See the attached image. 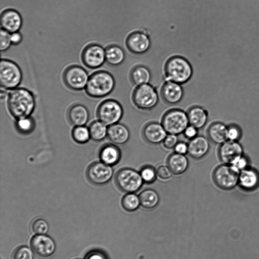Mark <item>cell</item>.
Listing matches in <instances>:
<instances>
[{
	"label": "cell",
	"instance_id": "cell-1",
	"mask_svg": "<svg viewBox=\"0 0 259 259\" xmlns=\"http://www.w3.org/2000/svg\"><path fill=\"white\" fill-rule=\"evenodd\" d=\"M35 105L33 94L25 88H15L9 94L8 109L11 114L17 119L29 117L33 111Z\"/></svg>",
	"mask_w": 259,
	"mask_h": 259
},
{
	"label": "cell",
	"instance_id": "cell-2",
	"mask_svg": "<svg viewBox=\"0 0 259 259\" xmlns=\"http://www.w3.org/2000/svg\"><path fill=\"white\" fill-rule=\"evenodd\" d=\"M115 81L108 71L100 70L93 73L85 87L86 93L94 98H102L110 94L114 89Z\"/></svg>",
	"mask_w": 259,
	"mask_h": 259
},
{
	"label": "cell",
	"instance_id": "cell-3",
	"mask_svg": "<svg viewBox=\"0 0 259 259\" xmlns=\"http://www.w3.org/2000/svg\"><path fill=\"white\" fill-rule=\"evenodd\" d=\"M192 73L191 64L183 57L174 56L166 62L165 74L166 80L184 84L191 78Z\"/></svg>",
	"mask_w": 259,
	"mask_h": 259
},
{
	"label": "cell",
	"instance_id": "cell-4",
	"mask_svg": "<svg viewBox=\"0 0 259 259\" xmlns=\"http://www.w3.org/2000/svg\"><path fill=\"white\" fill-rule=\"evenodd\" d=\"M134 105L138 109L150 111L159 102V95L156 89L150 83L137 86L133 93Z\"/></svg>",
	"mask_w": 259,
	"mask_h": 259
},
{
	"label": "cell",
	"instance_id": "cell-5",
	"mask_svg": "<svg viewBox=\"0 0 259 259\" xmlns=\"http://www.w3.org/2000/svg\"><path fill=\"white\" fill-rule=\"evenodd\" d=\"M114 180L118 188L125 193H136L144 183L140 172L129 167L119 169Z\"/></svg>",
	"mask_w": 259,
	"mask_h": 259
},
{
	"label": "cell",
	"instance_id": "cell-6",
	"mask_svg": "<svg viewBox=\"0 0 259 259\" xmlns=\"http://www.w3.org/2000/svg\"><path fill=\"white\" fill-rule=\"evenodd\" d=\"M161 124L168 134L183 133L189 125L187 113L179 108L168 110L163 114Z\"/></svg>",
	"mask_w": 259,
	"mask_h": 259
},
{
	"label": "cell",
	"instance_id": "cell-7",
	"mask_svg": "<svg viewBox=\"0 0 259 259\" xmlns=\"http://www.w3.org/2000/svg\"><path fill=\"white\" fill-rule=\"evenodd\" d=\"M240 171L233 165L222 164L216 167L212 172L215 185L224 190H230L238 185Z\"/></svg>",
	"mask_w": 259,
	"mask_h": 259
},
{
	"label": "cell",
	"instance_id": "cell-8",
	"mask_svg": "<svg viewBox=\"0 0 259 259\" xmlns=\"http://www.w3.org/2000/svg\"><path fill=\"white\" fill-rule=\"evenodd\" d=\"M22 74L19 66L14 62L2 59L0 62V83L1 88L13 90L20 84Z\"/></svg>",
	"mask_w": 259,
	"mask_h": 259
},
{
	"label": "cell",
	"instance_id": "cell-9",
	"mask_svg": "<svg viewBox=\"0 0 259 259\" xmlns=\"http://www.w3.org/2000/svg\"><path fill=\"white\" fill-rule=\"evenodd\" d=\"M97 116L99 119L106 125H111L118 122L123 115V107L117 100L107 99L103 101L98 106Z\"/></svg>",
	"mask_w": 259,
	"mask_h": 259
},
{
	"label": "cell",
	"instance_id": "cell-10",
	"mask_svg": "<svg viewBox=\"0 0 259 259\" xmlns=\"http://www.w3.org/2000/svg\"><path fill=\"white\" fill-rule=\"evenodd\" d=\"M63 79L68 88L79 91L85 88L89 77L87 71L83 68L78 65H71L64 71Z\"/></svg>",
	"mask_w": 259,
	"mask_h": 259
},
{
	"label": "cell",
	"instance_id": "cell-11",
	"mask_svg": "<svg viewBox=\"0 0 259 259\" xmlns=\"http://www.w3.org/2000/svg\"><path fill=\"white\" fill-rule=\"evenodd\" d=\"M113 175V169L112 166L102 161H96L91 163L86 171L88 180L97 185H102L107 183L112 179Z\"/></svg>",
	"mask_w": 259,
	"mask_h": 259
},
{
	"label": "cell",
	"instance_id": "cell-12",
	"mask_svg": "<svg viewBox=\"0 0 259 259\" xmlns=\"http://www.w3.org/2000/svg\"><path fill=\"white\" fill-rule=\"evenodd\" d=\"M81 60L83 64L90 68H99L106 61L105 50L99 44L88 45L82 52Z\"/></svg>",
	"mask_w": 259,
	"mask_h": 259
},
{
	"label": "cell",
	"instance_id": "cell-13",
	"mask_svg": "<svg viewBox=\"0 0 259 259\" xmlns=\"http://www.w3.org/2000/svg\"><path fill=\"white\" fill-rule=\"evenodd\" d=\"M162 101L169 105L179 104L184 96L182 84L171 81L166 80L160 89L157 90Z\"/></svg>",
	"mask_w": 259,
	"mask_h": 259
},
{
	"label": "cell",
	"instance_id": "cell-14",
	"mask_svg": "<svg viewBox=\"0 0 259 259\" xmlns=\"http://www.w3.org/2000/svg\"><path fill=\"white\" fill-rule=\"evenodd\" d=\"M243 149L239 141L227 140L220 145L218 156L223 163L231 164L243 155Z\"/></svg>",
	"mask_w": 259,
	"mask_h": 259
},
{
	"label": "cell",
	"instance_id": "cell-15",
	"mask_svg": "<svg viewBox=\"0 0 259 259\" xmlns=\"http://www.w3.org/2000/svg\"><path fill=\"white\" fill-rule=\"evenodd\" d=\"M126 46L132 53L141 54L146 52L151 46L149 35L141 31H136L129 34L126 39Z\"/></svg>",
	"mask_w": 259,
	"mask_h": 259
},
{
	"label": "cell",
	"instance_id": "cell-16",
	"mask_svg": "<svg viewBox=\"0 0 259 259\" xmlns=\"http://www.w3.org/2000/svg\"><path fill=\"white\" fill-rule=\"evenodd\" d=\"M30 245L33 251L42 258L51 256L56 249L54 240L45 234L34 236L31 240Z\"/></svg>",
	"mask_w": 259,
	"mask_h": 259
},
{
	"label": "cell",
	"instance_id": "cell-17",
	"mask_svg": "<svg viewBox=\"0 0 259 259\" xmlns=\"http://www.w3.org/2000/svg\"><path fill=\"white\" fill-rule=\"evenodd\" d=\"M167 133L161 123L150 122L146 124L142 130L144 139L147 143L157 145L163 142Z\"/></svg>",
	"mask_w": 259,
	"mask_h": 259
},
{
	"label": "cell",
	"instance_id": "cell-18",
	"mask_svg": "<svg viewBox=\"0 0 259 259\" xmlns=\"http://www.w3.org/2000/svg\"><path fill=\"white\" fill-rule=\"evenodd\" d=\"M1 26L2 29L13 33L18 32L22 25V19L20 14L16 10L8 9L1 14Z\"/></svg>",
	"mask_w": 259,
	"mask_h": 259
},
{
	"label": "cell",
	"instance_id": "cell-19",
	"mask_svg": "<svg viewBox=\"0 0 259 259\" xmlns=\"http://www.w3.org/2000/svg\"><path fill=\"white\" fill-rule=\"evenodd\" d=\"M210 149L209 140L203 136H199L190 140L188 154L192 158L199 160L203 158Z\"/></svg>",
	"mask_w": 259,
	"mask_h": 259
},
{
	"label": "cell",
	"instance_id": "cell-20",
	"mask_svg": "<svg viewBox=\"0 0 259 259\" xmlns=\"http://www.w3.org/2000/svg\"><path fill=\"white\" fill-rule=\"evenodd\" d=\"M238 185L245 191L255 190L259 187V172L250 166L241 170L239 174Z\"/></svg>",
	"mask_w": 259,
	"mask_h": 259
},
{
	"label": "cell",
	"instance_id": "cell-21",
	"mask_svg": "<svg viewBox=\"0 0 259 259\" xmlns=\"http://www.w3.org/2000/svg\"><path fill=\"white\" fill-rule=\"evenodd\" d=\"M107 136L113 144L123 145L129 140L130 132L125 125L116 123L109 126Z\"/></svg>",
	"mask_w": 259,
	"mask_h": 259
},
{
	"label": "cell",
	"instance_id": "cell-22",
	"mask_svg": "<svg viewBox=\"0 0 259 259\" xmlns=\"http://www.w3.org/2000/svg\"><path fill=\"white\" fill-rule=\"evenodd\" d=\"M99 155L101 161L112 166L119 162L121 158V152L116 145L107 144L102 147Z\"/></svg>",
	"mask_w": 259,
	"mask_h": 259
},
{
	"label": "cell",
	"instance_id": "cell-23",
	"mask_svg": "<svg viewBox=\"0 0 259 259\" xmlns=\"http://www.w3.org/2000/svg\"><path fill=\"white\" fill-rule=\"evenodd\" d=\"M187 113L189 124L198 130L205 126L208 117L205 109L199 105H194L190 107Z\"/></svg>",
	"mask_w": 259,
	"mask_h": 259
},
{
	"label": "cell",
	"instance_id": "cell-24",
	"mask_svg": "<svg viewBox=\"0 0 259 259\" xmlns=\"http://www.w3.org/2000/svg\"><path fill=\"white\" fill-rule=\"evenodd\" d=\"M70 122L75 126L84 125L88 121L89 112L83 105L77 104L72 105L68 112Z\"/></svg>",
	"mask_w": 259,
	"mask_h": 259
},
{
	"label": "cell",
	"instance_id": "cell-25",
	"mask_svg": "<svg viewBox=\"0 0 259 259\" xmlns=\"http://www.w3.org/2000/svg\"><path fill=\"white\" fill-rule=\"evenodd\" d=\"M208 139L215 144H222L228 140L227 126L222 122L211 123L207 130Z\"/></svg>",
	"mask_w": 259,
	"mask_h": 259
},
{
	"label": "cell",
	"instance_id": "cell-26",
	"mask_svg": "<svg viewBox=\"0 0 259 259\" xmlns=\"http://www.w3.org/2000/svg\"><path fill=\"white\" fill-rule=\"evenodd\" d=\"M167 165L173 174L180 175L187 170L189 167V160L185 155L174 152L167 158Z\"/></svg>",
	"mask_w": 259,
	"mask_h": 259
},
{
	"label": "cell",
	"instance_id": "cell-27",
	"mask_svg": "<svg viewBox=\"0 0 259 259\" xmlns=\"http://www.w3.org/2000/svg\"><path fill=\"white\" fill-rule=\"evenodd\" d=\"M125 58L123 49L118 45H110L105 48V60L109 65H119L123 62Z\"/></svg>",
	"mask_w": 259,
	"mask_h": 259
},
{
	"label": "cell",
	"instance_id": "cell-28",
	"mask_svg": "<svg viewBox=\"0 0 259 259\" xmlns=\"http://www.w3.org/2000/svg\"><path fill=\"white\" fill-rule=\"evenodd\" d=\"M130 76L133 83L136 86L149 83L151 78L150 70L143 65L135 67L132 70Z\"/></svg>",
	"mask_w": 259,
	"mask_h": 259
},
{
	"label": "cell",
	"instance_id": "cell-29",
	"mask_svg": "<svg viewBox=\"0 0 259 259\" xmlns=\"http://www.w3.org/2000/svg\"><path fill=\"white\" fill-rule=\"evenodd\" d=\"M139 196L141 205L146 209L153 208L159 203V195L153 189L147 188L143 190L140 193Z\"/></svg>",
	"mask_w": 259,
	"mask_h": 259
},
{
	"label": "cell",
	"instance_id": "cell-30",
	"mask_svg": "<svg viewBox=\"0 0 259 259\" xmlns=\"http://www.w3.org/2000/svg\"><path fill=\"white\" fill-rule=\"evenodd\" d=\"M91 138L94 141H100L107 136V125L100 120L94 121L89 127Z\"/></svg>",
	"mask_w": 259,
	"mask_h": 259
},
{
	"label": "cell",
	"instance_id": "cell-31",
	"mask_svg": "<svg viewBox=\"0 0 259 259\" xmlns=\"http://www.w3.org/2000/svg\"><path fill=\"white\" fill-rule=\"evenodd\" d=\"M123 208L128 211L136 210L140 204L139 196L135 193H126L121 200Z\"/></svg>",
	"mask_w": 259,
	"mask_h": 259
},
{
	"label": "cell",
	"instance_id": "cell-32",
	"mask_svg": "<svg viewBox=\"0 0 259 259\" xmlns=\"http://www.w3.org/2000/svg\"><path fill=\"white\" fill-rule=\"evenodd\" d=\"M74 140L80 144L87 142L91 138L89 129L84 125L75 126L72 132Z\"/></svg>",
	"mask_w": 259,
	"mask_h": 259
},
{
	"label": "cell",
	"instance_id": "cell-33",
	"mask_svg": "<svg viewBox=\"0 0 259 259\" xmlns=\"http://www.w3.org/2000/svg\"><path fill=\"white\" fill-rule=\"evenodd\" d=\"M34 126L33 120L29 116L18 119L16 122L17 130L23 134H28L32 132Z\"/></svg>",
	"mask_w": 259,
	"mask_h": 259
},
{
	"label": "cell",
	"instance_id": "cell-34",
	"mask_svg": "<svg viewBox=\"0 0 259 259\" xmlns=\"http://www.w3.org/2000/svg\"><path fill=\"white\" fill-rule=\"evenodd\" d=\"M139 172L144 183L146 184L153 183L157 177L156 170L150 165L143 166Z\"/></svg>",
	"mask_w": 259,
	"mask_h": 259
},
{
	"label": "cell",
	"instance_id": "cell-35",
	"mask_svg": "<svg viewBox=\"0 0 259 259\" xmlns=\"http://www.w3.org/2000/svg\"><path fill=\"white\" fill-rule=\"evenodd\" d=\"M242 131L236 124H231L227 126V138L228 140L238 141L241 138Z\"/></svg>",
	"mask_w": 259,
	"mask_h": 259
},
{
	"label": "cell",
	"instance_id": "cell-36",
	"mask_svg": "<svg viewBox=\"0 0 259 259\" xmlns=\"http://www.w3.org/2000/svg\"><path fill=\"white\" fill-rule=\"evenodd\" d=\"M31 228L33 232L37 235L45 234L49 230L47 222L42 219H37L34 221L32 224Z\"/></svg>",
	"mask_w": 259,
	"mask_h": 259
},
{
	"label": "cell",
	"instance_id": "cell-37",
	"mask_svg": "<svg viewBox=\"0 0 259 259\" xmlns=\"http://www.w3.org/2000/svg\"><path fill=\"white\" fill-rule=\"evenodd\" d=\"M13 259H33V252L26 246L19 247L15 251Z\"/></svg>",
	"mask_w": 259,
	"mask_h": 259
},
{
	"label": "cell",
	"instance_id": "cell-38",
	"mask_svg": "<svg viewBox=\"0 0 259 259\" xmlns=\"http://www.w3.org/2000/svg\"><path fill=\"white\" fill-rule=\"evenodd\" d=\"M12 44L11 34L3 29H1L0 33V50L1 51L7 50Z\"/></svg>",
	"mask_w": 259,
	"mask_h": 259
},
{
	"label": "cell",
	"instance_id": "cell-39",
	"mask_svg": "<svg viewBox=\"0 0 259 259\" xmlns=\"http://www.w3.org/2000/svg\"><path fill=\"white\" fill-rule=\"evenodd\" d=\"M156 170L157 177L163 180H167L170 179L173 173L167 165H159Z\"/></svg>",
	"mask_w": 259,
	"mask_h": 259
},
{
	"label": "cell",
	"instance_id": "cell-40",
	"mask_svg": "<svg viewBox=\"0 0 259 259\" xmlns=\"http://www.w3.org/2000/svg\"><path fill=\"white\" fill-rule=\"evenodd\" d=\"M178 135L174 134H168L163 140L162 144L164 147L166 149H174L177 144L179 142Z\"/></svg>",
	"mask_w": 259,
	"mask_h": 259
},
{
	"label": "cell",
	"instance_id": "cell-41",
	"mask_svg": "<svg viewBox=\"0 0 259 259\" xmlns=\"http://www.w3.org/2000/svg\"><path fill=\"white\" fill-rule=\"evenodd\" d=\"M249 162L247 157L243 154L232 163L231 165L240 172L241 170L249 166Z\"/></svg>",
	"mask_w": 259,
	"mask_h": 259
},
{
	"label": "cell",
	"instance_id": "cell-42",
	"mask_svg": "<svg viewBox=\"0 0 259 259\" xmlns=\"http://www.w3.org/2000/svg\"><path fill=\"white\" fill-rule=\"evenodd\" d=\"M198 130L196 127L189 124L184 130L183 134L186 138L191 140L198 136Z\"/></svg>",
	"mask_w": 259,
	"mask_h": 259
},
{
	"label": "cell",
	"instance_id": "cell-43",
	"mask_svg": "<svg viewBox=\"0 0 259 259\" xmlns=\"http://www.w3.org/2000/svg\"><path fill=\"white\" fill-rule=\"evenodd\" d=\"M174 149L175 153L186 155L188 153V144L184 142H179Z\"/></svg>",
	"mask_w": 259,
	"mask_h": 259
},
{
	"label": "cell",
	"instance_id": "cell-44",
	"mask_svg": "<svg viewBox=\"0 0 259 259\" xmlns=\"http://www.w3.org/2000/svg\"><path fill=\"white\" fill-rule=\"evenodd\" d=\"M11 39L13 45H17L22 41V36L19 31L13 32L11 34Z\"/></svg>",
	"mask_w": 259,
	"mask_h": 259
},
{
	"label": "cell",
	"instance_id": "cell-45",
	"mask_svg": "<svg viewBox=\"0 0 259 259\" xmlns=\"http://www.w3.org/2000/svg\"><path fill=\"white\" fill-rule=\"evenodd\" d=\"M86 259H106L105 255L98 251H94L90 252L86 257Z\"/></svg>",
	"mask_w": 259,
	"mask_h": 259
}]
</instances>
